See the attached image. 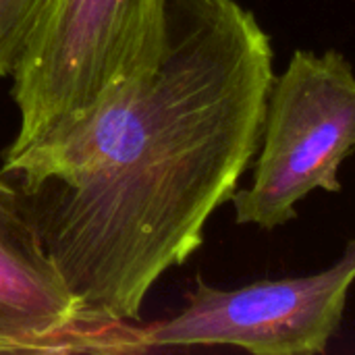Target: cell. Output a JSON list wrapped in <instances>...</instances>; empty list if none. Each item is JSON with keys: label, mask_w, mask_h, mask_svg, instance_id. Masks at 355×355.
Listing matches in <instances>:
<instances>
[{"label": "cell", "mask_w": 355, "mask_h": 355, "mask_svg": "<svg viewBox=\"0 0 355 355\" xmlns=\"http://www.w3.org/2000/svg\"><path fill=\"white\" fill-rule=\"evenodd\" d=\"M275 50L237 0H166L158 62L69 131L2 164L112 354L156 281L193 256L256 158Z\"/></svg>", "instance_id": "cell-1"}, {"label": "cell", "mask_w": 355, "mask_h": 355, "mask_svg": "<svg viewBox=\"0 0 355 355\" xmlns=\"http://www.w3.org/2000/svg\"><path fill=\"white\" fill-rule=\"evenodd\" d=\"M166 0H48L12 71L8 164L69 131L162 54Z\"/></svg>", "instance_id": "cell-2"}, {"label": "cell", "mask_w": 355, "mask_h": 355, "mask_svg": "<svg viewBox=\"0 0 355 355\" xmlns=\"http://www.w3.org/2000/svg\"><path fill=\"white\" fill-rule=\"evenodd\" d=\"M355 152V71L337 50H295L275 75L252 183L231 198L237 225L264 231L297 218L312 191H341Z\"/></svg>", "instance_id": "cell-3"}, {"label": "cell", "mask_w": 355, "mask_h": 355, "mask_svg": "<svg viewBox=\"0 0 355 355\" xmlns=\"http://www.w3.org/2000/svg\"><path fill=\"white\" fill-rule=\"evenodd\" d=\"M355 283V237L341 258L314 275L218 289L196 279L187 306L148 327L127 324L114 354L229 345L254 355L324 354L341 327Z\"/></svg>", "instance_id": "cell-4"}, {"label": "cell", "mask_w": 355, "mask_h": 355, "mask_svg": "<svg viewBox=\"0 0 355 355\" xmlns=\"http://www.w3.org/2000/svg\"><path fill=\"white\" fill-rule=\"evenodd\" d=\"M96 339L15 183L0 175V352L94 354Z\"/></svg>", "instance_id": "cell-5"}, {"label": "cell", "mask_w": 355, "mask_h": 355, "mask_svg": "<svg viewBox=\"0 0 355 355\" xmlns=\"http://www.w3.org/2000/svg\"><path fill=\"white\" fill-rule=\"evenodd\" d=\"M48 0H0V77L10 71Z\"/></svg>", "instance_id": "cell-6"}]
</instances>
